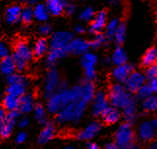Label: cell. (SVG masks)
<instances>
[{"label":"cell","mask_w":157,"mask_h":149,"mask_svg":"<svg viewBox=\"0 0 157 149\" xmlns=\"http://www.w3.org/2000/svg\"><path fill=\"white\" fill-rule=\"evenodd\" d=\"M29 4L30 5V6H35V5H37V0H29Z\"/></svg>","instance_id":"cell-52"},{"label":"cell","mask_w":157,"mask_h":149,"mask_svg":"<svg viewBox=\"0 0 157 149\" xmlns=\"http://www.w3.org/2000/svg\"><path fill=\"white\" fill-rule=\"evenodd\" d=\"M126 38V24L124 23L119 22V24L117 26V29L115 31V34L113 39L115 40L117 44H122Z\"/></svg>","instance_id":"cell-32"},{"label":"cell","mask_w":157,"mask_h":149,"mask_svg":"<svg viewBox=\"0 0 157 149\" xmlns=\"http://www.w3.org/2000/svg\"><path fill=\"white\" fill-rule=\"evenodd\" d=\"M127 149H139V147L137 146V145H134V144H132L130 147H128Z\"/></svg>","instance_id":"cell-55"},{"label":"cell","mask_w":157,"mask_h":149,"mask_svg":"<svg viewBox=\"0 0 157 149\" xmlns=\"http://www.w3.org/2000/svg\"><path fill=\"white\" fill-rule=\"evenodd\" d=\"M26 137H28V136H26L25 132H21L17 135V136H16V142L19 143V144H21V143H24L26 140Z\"/></svg>","instance_id":"cell-43"},{"label":"cell","mask_w":157,"mask_h":149,"mask_svg":"<svg viewBox=\"0 0 157 149\" xmlns=\"http://www.w3.org/2000/svg\"><path fill=\"white\" fill-rule=\"evenodd\" d=\"M143 109L147 112L157 111V95H151L149 98L143 100Z\"/></svg>","instance_id":"cell-29"},{"label":"cell","mask_w":157,"mask_h":149,"mask_svg":"<svg viewBox=\"0 0 157 149\" xmlns=\"http://www.w3.org/2000/svg\"><path fill=\"white\" fill-rule=\"evenodd\" d=\"M97 62H98V58L93 53L87 52L82 55V58H81V65H82L84 70L95 68Z\"/></svg>","instance_id":"cell-26"},{"label":"cell","mask_w":157,"mask_h":149,"mask_svg":"<svg viewBox=\"0 0 157 149\" xmlns=\"http://www.w3.org/2000/svg\"><path fill=\"white\" fill-rule=\"evenodd\" d=\"M67 4V0H47L45 6L50 15L59 16L63 14V12H64Z\"/></svg>","instance_id":"cell-17"},{"label":"cell","mask_w":157,"mask_h":149,"mask_svg":"<svg viewBox=\"0 0 157 149\" xmlns=\"http://www.w3.org/2000/svg\"><path fill=\"white\" fill-rule=\"evenodd\" d=\"M119 2H120V0H109V3L111 5H117Z\"/></svg>","instance_id":"cell-53"},{"label":"cell","mask_w":157,"mask_h":149,"mask_svg":"<svg viewBox=\"0 0 157 149\" xmlns=\"http://www.w3.org/2000/svg\"><path fill=\"white\" fill-rule=\"evenodd\" d=\"M89 42L83 38H73L68 45V53L73 55H84L89 50Z\"/></svg>","instance_id":"cell-15"},{"label":"cell","mask_w":157,"mask_h":149,"mask_svg":"<svg viewBox=\"0 0 157 149\" xmlns=\"http://www.w3.org/2000/svg\"><path fill=\"white\" fill-rule=\"evenodd\" d=\"M92 102H93V114L97 117L101 116L105 111L109 107L107 95L104 91H99L95 93Z\"/></svg>","instance_id":"cell-8"},{"label":"cell","mask_w":157,"mask_h":149,"mask_svg":"<svg viewBox=\"0 0 157 149\" xmlns=\"http://www.w3.org/2000/svg\"><path fill=\"white\" fill-rule=\"evenodd\" d=\"M39 33L43 36H48L52 31V28L50 24H43L42 25L39 26Z\"/></svg>","instance_id":"cell-40"},{"label":"cell","mask_w":157,"mask_h":149,"mask_svg":"<svg viewBox=\"0 0 157 149\" xmlns=\"http://www.w3.org/2000/svg\"><path fill=\"white\" fill-rule=\"evenodd\" d=\"M19 106H20V99L14 97V95L6 94L2 102V107L6 110L7 112H9V111L18 110Z\"/></svg>","instance_id":"cell-24"},{"label":"cell","mask_w":157,"mask_h":149,"mask_svg":"<svg viewBox=\"0 0 157 149\" xmlns=\"http://www.w3.org/2000/svg\"><path fill=\"white\" fill-rule=\"evenodd\" d=\"M118 24H119V20H116V19L111 20L110 22L106 24V26H105V36H106V38L113 39Z\"/></svg>","instance_id":"cell-34"},{"label":"cell","mask_w":157,"mask_h":149,"mask_svg":"<svg viewBox=\"0 0 157 149\" xmlns=\"http://www.w3.org/2000/svg\"><path fill=\"white\" fill-rule=\"evenodd\" d=\"M16 70H17V67H16V62L12 56L8 55L0 61V72L3 75L10 76L16 73Z\"/></svg>","instance_id":"cell-19"},{"label":"cell","mask_w":157,"mask_h":149,"mask_svg":"<svg viewBox=\"0 0 157 149\" xmlns=\"http://www.w3.org/2000/svg\"><path fill=\"white\" fill-rule=\"evenodd\" d=\"M107 98L112 107L117 109H124L127 106L136 104V99L133 95L122 84H113L107 94Z\"/></svg>","instance_id":"cell-2"},{"label":"cell","mask_w":157,"mask_h":149,"mask_svg":"<svg viewBox=\"0 0 157 149\" xmlns=\"http://www.w3.org/2000/svg\"><path fill=\"white\" fill-rule=\"evenodd\" d=\"M138 97L140 99H143L144 100L145 99H147L149 98L151 95H153L152 92H151V90L148 86V84H144L143 87H140L139 90H138Z\"/></svg>","instance_id":"cell-37"},{"label":"cell","mask_w":157,"mask_h":149,"mask_svg":"<svg viewBox=\"0 0 157 149\" xmlns=\"http://www.w3.org/2000/svg\"><path fill=\"white\" fill-rule=\"evenodd\" d=\"M152 123H153L154 128H155V130H156V137H157V119L152 120Z\"/></svg>","instance_id":"cell-54"},{"label":"cell","mask_w":157,"mask_h":149,"mask_svg":"<svg viewBox=\"0 0 157 149\" xmlns=\"http://www.w3.org/2000/svg\"><path fill=\"white\" fill-rule=\"evenodd\" d=\"M25 77H24L20 73H14L12 75L8 76V83L9 84H13V83H17V82H20L21 80H24Z\"/></svg>","instance_id":"cell-41"},{"label":"cell","mask_w":157,"mask_h":149,"mask_svg":"<svg viewBox=\"0 0 157 149\" xmlns=\"http://www.w3.org/2000/svg\"><path fill=\"white\" fill-rule=\"evenodd\" d=\"M66 149H73V148H72V147H67Z\"/></svg>","instance_id":"cell-56"},{"label":"cell","mask_w":157,"mask_h":149,"mask_svg":"<svg viewBox=\"0 0 157 149\" xmlns=\"http://www.w3.org/2000/svg\"><path fill=\"white\" fill-rule=\"evenodd\" d=\"M64 89H67V82L66 80H59L58 91H59V90H64Z\"/></svg>","instance_id":"cell-48"},{"label":"cell","mask_w":157,"mask_h":149,"mask_svg":"<svg viewBox=\"0 0 157 149\" xmlns=\"http://www.w3.org/2000/svg\"><path fill=\"white\" fill-rule=\"evenodd\" d=\"M133 72L132 65L125 63V65H118L112 70V78L116 81L118 84L125 83L130 74Z\"/></svg>","instance_id":"cell-13"},{"label":"cell","mask_w":157,"mask_h":149,"mask_svg":"<svg viewBox=\"0 0 157 149\" xmlns=\"http://www.w3.org/2000/svg\"><path fill=\"white\" fill-rule=\"evenodd\" d=\"M21 8L19 5H12L7 8L6 13H5V17H6V22L10 24H13L18 23L21 20Z\"/></svg>","instance_id":"cell-21"},{"label":"cell","mask_w":157,"mask_h":149,"mask_svg":"<svg viewBox=\"0 0 157 149\" xmlns=\"http://www.w3.org/2000/svg\"><path fill=\"white\" fill-rule=\"evenodd\" d=\"M5 118H6V110H5L2 106H0V130L5 122Z\"/></svg>","instance_id":"cell-45"},{"label":"cell","mask_w":157,"mask_h":149,"mask_svg":"<svg viewBox=\"0 0 157 149\" xmlns=\"http://www.w3.org/2000/svg\"><path fill=\"white\" fill-rule=\"evenodd\" d=\"M78 99H81L78 85L74 86L72 89L67 88L64 90H59L55 94H53L48 99L47 109L51 113L58 114L69 103Z\"/></svg>","instance_id":"cell-1"},{"label":"cell","mask_w":157,"mask_h":149,"mask_svg":"<svg viewBox=\"0 0 157 149\" xmlns=\"http://www.w3.org/2000/svg\"><path fill=\"white\" fill-rule=\"evenodd\" d=\"M55 134H56L55 126L52 123H46L38 136V142L40 144H45V143L49 142L52 140Z\"/></svg>","instance_id":"cell-20"},{"label":"cell","mask_w":157,"mask_h":149,"mask_svg":"<svg viewBox=\"0 0 157 149\" xmlns=\"http://www.w3.org/2000/svg\"><path fill=\"white\" fill-rule=\"evenodd\" d=\"M145 84L144 74L140 71H133L125 82V88L130 93H137L138 90Z\"/></svg>","instance_id":"cell-10"},{"label":"cell","mask_w":157,"mask_h":149,"mask_svg":"<svg viewBox=\"0 0 157 149\" xmlns=\"http://www.w3.org/2000/svg\"><path fill=\"white\" fill-rule=\"evenodd\" d=\"M34 116L36 121L39 124H46L47 123V116H46V110L42 104H35L34 106Z\"/></svg>","instance_id":"cell-31"},{"label":"cell","mask_w":157,"mask_h":149,"mask_svg":"<svg viewBox=\"0 0 157 149\" xmlns=\"http://www.w3.org/2000/svg\"><path fill=\"white\" fill-rule=\"evenodd\" d=\"M95 16H96L95 10L92 7H87L80 13L79 19L81 20H83V22H90V20H92L94 19Z\"/></svg>","instance_id":"cell-36"},{"label":"cell","mask_w":157,"mask_h":149,"mask_svg":"<svg viewBox=\"0 0 157 149\" xmlns=\"http://www.w3.org/2000/svg\"><path fill=\"white\" fill-rule=\"evenodd\" d=\"M138 136L143 141H150L156 136V130L152 121H144L138 128Z\"/></svg>","instance_id":"cell-11"},{"label":"cell","mask_w":157,"mask_h":149,"mask_svg":"<svg viewBox=\"0 0 157 149\" xmlns=\"http://www.w3.org/2000/svg\"><path fill=\"white\" fill-rule=\"evenodd\" d=\"M105 149H121L119 146H117L115 143H109V144H107Z\"/></svg>","instance_id":"cell-50"},{"label":"cell","mask_w":157,"mask_h":149,"mask_svg":"<svg viewBox=\"0 0 157 149\" xmlns=\"http://www.w3.org/2000/svg\"><path fill=\"white\" fill-rule=\"evenodd\" d=\"M147 149H157V141L150 143V144L148 145V148Z\"/></svg>","instance_id":"cell-51"},{"label":"cell","mask_w":157,"mask_h":149,"mask_svg":"<svg viewBox=\"0 0 157 149\" xmlns=\"http://www.w3.org/2000/svg\"><path fill=\"white\" fill-rule=\"evenodd\" d=\"M33 18H34L33 9L31 7H25L24 9H21V23H24L25 24H29L32 22Z\"/></svg>","instance_id":"cell-33"},{"label":"cell","mask_w":157,"mask_h":149,"mask_svg":"<svg viewBox=\"0 0 157 149\" xmlns=\"http://www.w3.org/2000/svg\"><path fill=\"white\" fill-rule=\"evenodd\" d=\"M106 36L105 34H102V33H99V34H96L95 38L89 42V46L92 49H98L101 46L105 45L106 43Z\"/></svg>","instance_id":"cell-35"},{"label":"cell","mask_w":157,"mask_h":149,"mask_svg":"<svg viewBox=\"0 0 157 149\" xmlns=\"http://www.w3.org/2000/svg\"><path fill=\"white\" fill-rule=\"evenodd\" d=\"M144 76H145V79H148L149 81L157 78V62L152 65L147 66V68L145 69Z\"/></svg>","instance_id":"cell-38"},{"label":"cell","mask_w":157,"mask_h":149,"mask_svg":"<svg viewBox=\"0 0 157 149\" xmlns=\"http://www.w3.org/2000/svg\"><path fill=\"white\" fill-rule=\"evenodd\" d=\"M135 132L133 130V127L131 124L126 122V123H122L117 128L114 136V143L121 149H127L133 144Z\"/></svg>","instance_id":"cell-5"},{"label":"cell","mask_w":157,"mask_h":149,"mask_svg":"<svg viewBox=\"0 0 157 149\" xmlns=\"http://www.w3.org/2000/svg\"><path fill=\"white\" fill-rule=\"evenodd\" d=\"M111 61L116 66L127 63V55L122 47L118 46L115 48V50L113 51L111 56Z\"/></svg>","instance_id":"cell-25"},{"label":"cell","mask_w":157,"mask_h":149,"mask_svg":"<svg viewBox=\"0 0 157 149\" xmlns=\"http://www.w3.org/2000/svg\"><path fill=\"white\" fill-rule=\"evenodd\" d=\"M12 57L16 62L17 70L21 72L25 70V68L28 67L29 63L32 61L34 56L29 45L24 40H19L16 42L14 46V53Z\"/></svg>","instance_id":"cell-4"},{"label":"cell","mask_w":157,"mask_h":149,"mask_svg":"<svg viewBox=\"0 0 157 149\" xmlns=\"http://www.w3.org/2000/svg\"><path fill=\"white\" fill-rule=\"evenodd\" d=\"M73 39V35L68 31H58L54 33L50 40V49L63 50L68 52V45Z\"/></svg>","instance_id":"cell-6"},{"label":"cell","mask_w":157,"mask_h":149,"mask_svg":"<svg viewBox=\"0 0 157 149\" xmlns=\"http://www.w3.org/2000/svg\"><path fill=\"white\" fill-rule=\"evenodd\" d=\"M20 117L19 110H14V111H9L6 113V118H5V122L0 130V136L2 138H7L11 135H12L14 126L16 123H18Z\"/></svg>","instance_id":"cell-9"},{"label":"cell","mask_w":157,"mask_h":149,"mask_svg":"<svg viewBox=\"0 0 157 149\" xmlns=\"http://www.w3.org/2000/svg\"><path fill=\"white\" fill-rule=\"evenodd\" d=\"M29 83L28 80L25 78L24 80H21L17 83H13V84H9L8 87L6 89V93L7 95H14L16 98H21L24 95L26 94V90H28Z\"/></svg>","instance_id":"cell-16"},{"label":"cell","mask_w":157,"mask_h":149,"mask_svg":"<svg viewBox=\"0 0 157 149\" xmlns=\"http://www.w3.org/2000/svg\"><path fill=\"white\" fill-rule=\"evenodd\" d=\"M29 120L28 117H23V118H21L18 121V124H19L20 128H25L29 125Z\"/></svg>","instance_id":"cell-46"},{"label":"cell","mask_w":157,"mask_h":149,"mask_svg":"<svg viewBox=\"0 0 157 149\" xmlns=\"http://www.w3.org/2000/svg\"><path fill=\"white\" fill-rule=\"evenodd\" d=\"M106 20H107V15L105 11H101L98 14H96L94 19L91 22L89 31L94 34L101 33L102 29L105 28L106 26Z\"/></svg>","instance_id":"cell-12"},{"label":"cell","mask_w":157,"mask_h":149,"mask_svg":"<svg viewBox=\"0 0 157 149\" xmlns=\"http://www.w3.org/2000/svg\"><path fill=\"white\" fill-rule=\"evenodd\" d=\"M122 111H123V117H124V119L126 120L127 123L131 124L136 120V117H137L136 104H132L130 106H127V107L122 109Z\"/></svg>","instance_id":"cell-30"},{"label":"cell","mask_w":157,"mask_h":149,"mask_svg":"<svg viewBox=\"0 0 157 149\" xmlns=\"http://www.w3.org/2000/svg\"><path fill=\"white\" fill-rule=\"evenodd\" d=\"M101 131V125L98 122H91V123L86 126L82 131H80L76 137L80 140H89L94 138Z\"/></svg>","instance_id":"cell-14"},{"label":"cell","mask_w":157,"mask_h":149,"mask_svg":"<svg viewBox=\"0 0 157 149\" xmlns=\"http://www.w3.org/2000/svg\"><path fill=\"white\" fill-rule=\"evenodd\" d=\"M87 149H99V145L95 142H89L87 144Z\"/></svg>","instance_id":"cell-49"},{"label":"cell","mask_w":157,"mask_h":149,"mask_svg":"<svg viewBox=\"0 0 157 149\" xmlns=\"http://www.w3.org/2000/svg\"><path fill=\"white\" fill-rule=\"evenodd\" d=\"M34 106H35L34 98H33V95L32 94L26 93L21 98H20L19 109L21 113L28 114V113L31 112V111L34 109Z\"/></svg>","instance_id":"cell-18"},{"label":"cell","mask_w":157,"mask_h":149,"mask_svg":"<svg viewBox=\"0 0 157 149\" xmlns=\"http://www.w3.org/2000/svg\"><path fill=\"white\" fill-rule=\"evenodd\" d=\"M120 112L115 107H108L101 115L102 120L106 124H115L120 119Z\"/></svg>","instance_id":"cell-22"},{"label":"cell","mask_w":157,"mask_h":149,"mask_svg":"<svg viewBox=\"0 0 157 149\" xmlns=\"http://www.w3.org/2000/svg\"><path fill=\"white\" fill-rule=\"evenodd\" d=\"M143 65L145 66L152 65L157 61V50L155 48H150L147 52L144 53L143 57Z\"/></svg>","instance_id":"cell-28"},{"label":"cell","mask_w":157,"mask_h":149,"mask_svg":"<svg viewBox=\"0 0 157 149\" xmlns=\"http://www.w3.org/2000/svg\"><path fill=\"white\" fill-rule=\"evenodd\" d=\"M59 83V74L55 68H51L47 72L44 82V95L50 98L53 94L58 91Z\"/></svg>","instance_id":"cell-7"},{"label":"cell","mask_w":157,"mask_h":149,"mask_svg":"<svg viewBox=\"0 0 157 149\" xmlns=\"http://www.w3.org/2000/svg\"><path fill=\"white\" fill-rule=\"evenodd\" d=\"M34 18L39 22H46L49 19V12L44 4H37L33 8Z\"/></svg>","instance_id":"cell-27"},{"label":"cell","mask_w":157,"mask_h":149,"mask_svg":"<svg viewBox=\"0 0 157 149\" xmlns=\"http://www.w3.org/2000/svg\"><path fill=\"white\" fill-rule=\"evenodd\" d=\"M48 48H49V43L45 38H39L37 39L36 42L33 45V49H32V52H33V56L35 58H41L44 56L47 51Z\"/></svg>","instance_id":"cell-23"},{"label":"cell","mask_w":157,"mask_h":149,"mask_svg":"<svg viewBox=\"0 0 157 149\" xmlns=\"http://www.w3.org/2000/svg\"><path fill=\"white\" fill-rule=\"evenodd\" d=\"M148 86L152 92L153 95H157V78L153 79V80H150L148 83Z\"/></svg>","instance_id":"cell-44"},{"label":"cell","mask_w":157,"mask_h":149,"mask_svg":"<svg viewBox=\"0 0 157 149\" xmlns=\"http://www.w3.org/2000/svg\"><path fill=\"white\" fill-rule=\"evenodd\" d=\"M87 102L82 99L74 100L71 103L66 106L57 114V121L61 125L76 123L81 118L87 107Z\"/></svg>","instance_id":"cell-3"},{"label":"cell","mask_w":157,"mask_h":149,"mask_svg":"<svg viewBox=\"0 0 157 149\" xmlns=\"http://www.w3.org/2000/svg\"><path fill=\"white\" fill-rule=\"evenodd\" d=\"M74 31L76 33H78V34H83L85 31H86V28H84L82 24H78V25H76L74 28Z\"/></svg>","instance_id":"cell-47"},{"label":"cell","mask_w":157,"mask_h":149,"mask_svg":"<svg viewBox=\"0 0 157 149\" xmlns=\"http://www.w3.org/2000/svg\"><path fill=\"white\" fill-rule=\"evenodd\" d=\"M76 11V6H75V4L73 3H67L66 8H64V12H66L67 15L68 16H71L75 13Z\"/></svg>","instance_id":"cell-42"},{"label":"cell","mask_w":157,"mask_h":149,"mask_svg":"<svg viewBox=\"0 0 157 149\" xmlns=\"http://www.w3.org/2000/svg\"><path fill=\"white\" fill-rule=\"evenodd\" d=\"M9 55V48L4 43V42L0 41V61H1L5 57Z\"/></svg>","instance_id":"cell-39"}]
</instances>
